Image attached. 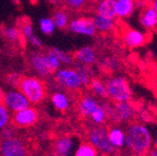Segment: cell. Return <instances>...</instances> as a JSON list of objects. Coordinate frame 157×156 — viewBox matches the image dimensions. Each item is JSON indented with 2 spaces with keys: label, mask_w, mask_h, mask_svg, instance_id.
<instances>
[{
  "label": "cell",
  "mask_w": 157,
  "mask_h": 156,
  "mask_svg": "<svg viewBox=\"0 0 157 156\" xmlns=\"http://www.w3.org/2000/svg\"><path fill=\"white\" fill-rule=\"evenodd\" d=\"M125 151L139 156H147L154 149V138L151 130L140 122L132 121L125 128Z\"/></svg>",
  "instance_id": "cell-1"
},
{
  "label": "cell",
  "mask_w": 157,
  "mask_h": 156,
  "mask_svg": "<svg viewBox=\"0 0 157 156\" xmlns=\"http://www.w3.org/2000/svg\"><path fill=\"white\" fill-rule=\"evenodd\" d=\"M27 62L37 76L43 80H50L55 72L61 67V62L58 60V58L49 51L45 54L33 51L27 57Z\"/></svg>",
  "instance_id": "cell-2"
},
{
  "label": "cell",
  "mask_w": 157,
  "mask_h": 156,
  "mask_svg": "<svg viewBox=\"0 0 157 156\" xmlns=\"http://www.w3.org/2000/svg\"><path fill=\"white\" fill-rule=\"evenodd\" d=\"M47 84L39 76H22L17 84V90L24 94L33 105H38L47 97Z\"/></svg>",
  "instance_id": "cell-3"
},
{
  "label": "cell",
  "mask_w": 157,
  "mask_h": 156,
  "mask_svg": "<svg viewBox=\"0 0 157 156\" xmlns=\"http://www.w3.org/2000/svg\"><path fill=\"white\" fill-rule=\"evenodd\" d=\"M87 141L95 147L99 154L115 156L120 150L111 145L108 137V127L104 124H92L86 131Z\"/></svg>",
  "instance_id": "cell-4"
},
{
  "label": "cell",
  "mask_w": 157,
  "mask_h": 156,
  "mask_svg": "<svg viewBox=\"0 0 157 156\" xmlns=\"http://www.w3.org/2000/svg\"><path fill=\"white\" fill-rule=\"evenodd\" d=\"M32 154H34L32 141L23 134L0 140V156H29Z\"/></svg>",
  "instance_id": "cell-5"
},
{
  "label": "cell",
  "mask_w": 157,
  "mask_h": 156,
  "mask_svg": "<svg viewBox=\"0 0 157 156\" xmlns=\"http://www.w3.org/2000/svg\"><path fill=\"white\" fill-rule=\"evenodd\" d=\"M106 82L108 98L111 102H130L132 98L130 85L122 76H110Z\"/></svg>",
  "instance_id": "cell-6"
},
{
  "label": "cell",
  "mask_w": 157,
  "mask_h": 156,
  "mask_svg": "<svg viewBox=\"0 0 157 156\" xmlns=\"http://www.w3.org/2000/svg\"><path fill=\"white\" fill-rule=\"evenodd\" d=\"M52 80L60 88L69 92H78L82 88L81 78L75 68H60L55 72Z\"/></svg>",
  "instance_id": "cell-7"
},
{
  "label": "cell",
  "mask_w": 157,
  "mask_h": 156,
  "mask_svg": "<svg viewBox=\"0 0 157 156\" xmlns=\"http://www.w3.org/2000/svg\"><path fill=\"white\" fill-rule=\"evenodd\" d=\"M39 120V111L37 108L29 106L22 110L15 111L11 116V124L17 129H27L34 127Z\"/></svg>",
  "instance_id": "cell-8"
},
{
  "label": "cell",
  "mask_w": 157,
  "mask_h": 156,
  "mask_svg": "<svg viewBox=\"0 0 157 156\" xmlns=\"http://www.w3.org/2000/svg\"><path fill=\"white\" fill-rule=\"evenodd\" d=\"M78 145L73 135L61 134L52 141V156H74Z\"/></svg>",
  "instance_id": "cell-9"
},
{
  "label": "cell",
  "mask_w": 157,
  "mask_h": 156,
  "mask_svg": "<svg viewBox=\"0 0 157 156\" xmlns=\"http://www.w3.org/2000/svg\"><path fill=\"white\" fill-rule=\"evenodd\" d=\"M1 103L11 112L19 111V110L32 106L31 102L20 90H8L7 92L3 93Z\"/></svg>",
  "instance_id": "cell-10"
},
{
  "label": "cell",
  "mask_w": 157,
  "mask_h": 156,
  "mask_svg": "<svg viewBox=\"0 0 157 156\" xmlns=\"http://www.w3.org/2000/svg\"><path fill=\"white\" fill-rule=\"evenodd\" d=\"M120 36L122 38L123 44L129 48H137L146 44L148 41V35L137 31V29H131L128 25L122 24L120 26Z\"/></svg>",
  "instance_id": "cell-11"
},
{
  "label": "cell",
  "mask_w": 157,
  "mask_h": 156,
  "mask_svg": "<svg viewBox=\"0 0 157 156\" xmlns=\"http://www.w3.org/2000/svg\"><path fill=\"white\" fill-rule=\"evenodd\" d=\"M68 29L72 33L86 35V36H95L96 32H97L94 26L92 18L88 17H80L73 19L69 23Z\"/></svg>",
  "instance_id": "cell-12"
},
{
  "label": "cell",
  "mask_w": 157,
  "mask_h": 156,
  "mask_svg": "<svg viewBox=\"0 0 157 156\" xmlns=\"http://www.w3.org/2000/svg\"><path fill=\"white\" fill-rule=\"evenodd\" d=\"M98 106H99V99H97L96 96H94L91 93H87L81 97H78L76 109H78V115L86 119L91 117V115L95 111Z\"/></svg>",
  "instance_id": "cell-13"
},
{
  "label": "cell",
  "mask_w": 157,
  "mask_h": 156,
  "mask_svg": "<svg viewBox=\"0 0 157 156\" xmlns=\"http://www.w3.org/2000/svg\"><path fill=\"white\" fill-rule=\"evenodd\" d=\"M73 62H78L84 66H94L97 64V53L95 48L91 46H85L74 51L73 54Z\"/></svg>",
  "instance_id": "cell-14"
},
{
  "label": "cell",
  "mask_w": 157,
  "mask_h": 156,
  "mask_svg": "<svg viewBox=\"0 0 157 156\" xmlns=\"http://www.w3.org/2000/svg\"><path fill=\"white\" fill-rule=\"evenodd\" d=\"M140 23L147 31L157 32V10L151 5L141 9Z\"/></svg>",
  "instance_id": "cell-15"
},
{
  "label": "cell",
  "mask_w": 157,
  "mask_h": 156,
  "mask_svg": "<svg viewBox=\"0 0 157 156\" xmlns=\"http://www.w3.org/2000/svg\"><path fill=\"white\" fill-rule=\"evenodd\" d=\"M113 106L121 122L130 123L135 120L136 111H135L134 106L130 102H116L113 103Z\"/></svg>",
  "instance_id": "cell-16"
},
{
  "label": "cell",
  "mask_w": 157,
  "mask_h": 156,
  "mask_svg": "<svg viewBox=\"0 0 157 156\" xmlns=\"http://www.w3.org/2000/svg\"><path fill=\"white\" fill-rule=\"evenodd\" d=\"M0 36L7 43L12 45H24L25 43V39L23 38L20 29L15 26L0 25Z\"/></svg>",
  "instance_id": "cell-17"
},
{
  "label": "cell",
  "mask_w": 157,
  "mask_h": 156,
  "mask_svg": "<svg viewBox=\"0 0 157 156\" xmlns=\"http://www.w3.org/2000/svg\"><path fill=\"white\" fill-rule=\"evenodd\" d=\"M108 137L111 145L117 150H121L124 147L125 143V131L119 124H108Z\"/></svg>",
  "instance_id": "cell-18"
},
{
  "label": "cell",
  "mask_w": 157,
  "mask_h": 156,
  "mask_svg": "<svg viewBox=\"0 0 157 156\" xmlns=\"http://www.w3.org/2000/svg\"><path fill=\"white\" fill-rule=\"evenodd\" d=\"M50 100H52V104L55 109L60 112L68 111L71 107V100L69 98V95L62 90H57L54 93H52Z\"/></svg>",
  "instance_id": "cell-19"
},
{
  "label": "cell",
  "mask_w": 157,
  "mask_h": 156,
  "mask_svg": "<svg viewBox=\"0 0 157 156\" xmlns=\"http://www.w3.org/2000/svg\"><path fill=\"white\" fill-rule=\"evenodd\" d=\"M87 90L94 96H97L99 99L108 98L106 82L104 80H101V78H98V76H93L91 79L90 84L87 85Z\"/></svg>",
  "instance_id": "cell-20"
},
{
  "label": "cell",
  "mask_w": 157,
  "mask_h": 156,
  "mask_svg": "<svg viewBox=\"0 0 157 156\" xmlns=\"http://www.w3.org/2000/svg\"><path fill=\"white\" fill-rule=\"evenodd\" d=\"M115 6L116 17L118 19H125L132 14L135 8L134 0H117L113 3Z\"/></svg>",
  "instance_id": "cell-21"
},
{
  "label": "cell",
  "mask_w": 157,
  "mask_h": 156,
  "mask_svg": "<svg viewBox=\"0 0 157 156\" xmlns=\"http://www.w3.org/2000/svg\"><path fill=\"white\" fill-rule=\"evenodd\" d=\"M94 23V26H95L96 31L101 33H108L113 31V29L116 27V22L115 20L109 19V18L103 17V15L98 14H94V17L92 18Z\"/></svg>",
  "instance_id": "cell-22"
},
{
  "label": "cell",
  "mask_w": 157,
  "mask_h": 156,
  "mask_svg": "<svg viewBox=\"0 0 157 156\" xmlns=\"http://www.w3.org/2000/svg\"><path fill=\"white\" fill-rule=\"evenodd\" d=\"M99 106L104 109L106 114V118L109 124H120V118L118 116L116 108L113 106V102H111L109 98H105V99H99Z\"/></svg>",
  "instance_id": "cell-23"
},
{
  "label": "cell",
  "mask_w": 157,
  "mask_h": 156,
  "mask_svg": "<svg viewBox=\"0 0 157 156\" xmlns=\"http://www.w3.org/2000/svg\"><path fill=\"white\" fill-rule=\"evenodd\" d=\"M62 7L70 12H91L92 9L87 3V0H66L62 3Z\"/></svg>",
  "instance_id": "cell-24"
},
{
  "label": "cell",
  "mask_w": 157,
  "mask_h": 156,
  "mask_svg": "<svg viewBox=\"0 0 157 156\" xmlns=\"http://www.w3.org/2000/svg\"><path fill=\"white\" fill-rule=\"evenodd\" d=\"M52 21L56 27L59 29H66L69 26V15L68 11L63 7H58L54 11L52 14Z\"/></svg>",
  "instance_id": "cell-25"
},
{
  "label": "cell",
  "mask_w": 157,
  "mask_h": 156,
  "mask_svg": "<svg viewBox=\"0 0 157 156\" xmlns=\"http://www.w3.org/2000/svg\"><path fill=\"white\" fill-rule=\"evenodd\" d=\"M113 3L115 2H113L110 0H99L97 2V5H96L95 10L97 11L98 14L115 20L117 17H116L115 6H113Z\"/></svg>",
  "instance_id": "cell-26"
},
{
  "label": "cell",
  "mask_w": 157,
  "mask_h": 156,
  "mask_svg": "<svg viewBox=\"0 0 157 156\" xmlns=\"http://www.w3.org/2000/svg\"><path fill=\"white\" fill-rule=\"evenodd\" d=\"M17 27L20 29V32L22 34L23 38L25 39V41H27L29 39V37L33 36V25L29 18L27 17H20L17 20Z\"/></svg>",
  "instance_id": "cell-27"
},
{
  "label": "cell",
  "mask_w": 157,
  "mask_h": 156,
  "mask_svg": "<svg viewBox=\"0 0 157 156\" xmlns=\"http://www.w3.org/2000/svg\"><path fill=\"white\" fill-rule=\"evenodd\" d=\"M99 153L88 141H82L78 143L74 156H98Z\"/></svg>",
  "instance_id": "cell-28"
},
{
  "label": "cell",
  "mask_w": 157,
  "mask_h": 156,
  "mask_svg": "<svg viewBox=\"0 0 157 156\" xmlns=\"http://www.w3.org/2000/svg\"><path fill=\"white\" fill-rule=\"evenodd\" d=\"M99 67L106 72H115L120 68V60L116 57H107L99 62Z\"/></svg>",
  "instance_id": "cell-29"
},
{
  "label": "cell",
  "mask_w": 157,
  "mask_h": 156,
  "mask_svg": "<svg viewBox=\"0 0 157 156\" xmlns=\"http://www.w3.org/2000/svg\"><path fill=\"white\" fill-rule=\"evenodd\" d=\"M47 51H49L50 54H52L54 56H56L58 58V60L61 62V64H73V55L68 54L66 51L61 50V49L57 48V47H52V48H49Z\"/></svg>",
  "instance_id": "cell-30"
},
{
  "label": "cell",
  "mask_w": 157,
  "mask_h": 156,
  "mask_svg": "<svg viewBox=\"0 0 157 156\" xmlns=\"http://www.w3.org/2000/svg\"><path fill=\"white\" fill-rule=\"evenodd\" d=\"M11 123V114L2 103L0 102V131Z\"/></svg>",
  "instance_id": "cell-31"
},
{
  "label": "cell",
  "mask_w": 157,
  "mask_h": 156,
  "mask_svg": "<svg viewBox=\"0 0 157 156\" xmlns=\"http://www.w3.org/2000/svg\"><path fill=\"white\" fill-rule=\"evenodd\" d=\"M91 121L93 122V124H104L107 121V118H106V114L104 111V109L98 106L95 109V111L91 115Z\"/></svg>",
  "instance_id": "cell-32"
},
{
  "label": "cell",
  "mask_w": 157,
  "mask_h": 156,
  "mask_svg": "<svg viewBox=\"0 0 157 156\" xmlns=\"http://www.w3.org/2000/svg\"><path fill=\"white\" fill-rule=\"evenodd\" d=\"M39 27H40V31H42L44 34L46 35H52L55 31V24L54 21L49 18H45V19H40L39 21Z\"/></svg>",
  "instance_id": "cell-33"
},
{
  "label": "cell",
  "mask_w": 157,
  "mask_h": 156,
  "mask_svg": "<svg viewBox=\"0 0 157 156\" xmlns=\"http://www.w3.org/2000/svg\"><path fill=\"white\" fill-rule=\"evenodd\" d=\"M21 76H22L19 74L17 72H11V73L8 74L7 78H6V82H7L11 88H17V84H19Z\"/></svg>",
  "instance_id": "cell-34"
},
{
  "label": "cell",
  "mask_w": 157,
  "mask_h": 156,
  "mask_svg": "<svg viewBox=\"0 0 157 156\" xmlns=\"http://www.w3.org/2000/svg\"><path fill=\"white\" fill-rule=\"evenodd\" d=\"M27 41H29V43L32 45V46L36 47V48H43L42 41H40V39H39L37 36H35V35H33V36L29 37V39Z\"/></svg>",
  "instance_id": "cell-35"
},
{
  "label": "cell",
  "mask_w": 157,
  "mask_h": 156,
  "mask_svg": "<svg viewBox=\"0 0 157 156\" xmlns=\"http://www.w3.org/2000/svg\"><path fill=\"white\" fill-rule=\"evenodd\" d=\"M48 2L50 3V5L55 6L56 8H58V7H61L63 1H62V0H48Z\"/></svg>",
  "instance_id": "cell-36"
},
{
  "label": "cell",
  "mask_w": 157,
  "mask_h": 156,
  "mask_svg": "<svg viewBox=\"0 0 157 156\" xmlns=\"http://www.w3.org/2000/svg\"><path fill=\"white\" fill-rule=\"evenodd\" d=\"M98 1H99V0H87V3H88V6H90V8L92 9V11L96 8V5H97Z\"/></svg>",
  "instance_id": "cell-37"
},
{
  "label": "cell",
  "mask_w": 157,
  "mask_h": 156,
  "mask_svg": "<svg viewBox=\"0 0 157 156\" xmlns=\"http://www.w3.org/2000/svg\"><path fill=\"white\" fill-rule=\"evenodd\" d=\"M150 5L157 10V0H150Z\"/></svg>",
  "instance_id": "cell-38"
},
{
  "label": "cell",
  "mask_w": 157,
  "mask_h": 156,
  "mask_svg": "<svg viewBox=\"0 0 157 156\" xmlns=\"http://www.w3.org/2000/svg\"><path fill=\"white\" fill-rule=\"evenodd\" d=\"M147 156H157V151L155 149H152V151L148 153V155Z\"/></svg>",
  "instance_id": "cell-39"
},
{
  "label": "cell",
  "mask_w": 157,
  "mask_h": 156,
  "mask_svg": "<svg viewBox=\"0 0 157 156\" xmlns=\"http://www.w3.org/2000/svg\"><path fill=\"white\" fill-rule=\"evenodd\" d=\"M3 91H2V88H0V102H2V97H3Z\"/></svg>",
  "instance_id": "cell-40"
},
{
  "label": "cell",
  "mask_w": 157,
  "mask_h": 156,
  "mask_svg": "<svg viewBox=\"0 0 157 156\" xmlns=\"http://www.w3.org/2000/svg\"><path fill=\"white\" fill-rule=\"evenodd\" d=\"M12 2L14 3L15 6H19L21 3V0H12Z\"/></svg>",
  "instance_id": "cell-41"
},
{
  "label": "cell",
  "mask_w": 157,
  "mask_h": 156,
  "mask_svg": "<svg viewBox=\"0 0 157 156\" xmlns=\"http://www.w3.org/2000/svg\"><path fill=\"white\" fill-rule=\"evenodd\" d=\"M31 2H32L33 5H34V3H37V0H32V1H31Z\"/></svg>",
  "instance_id": "cell-42"
},
{
  "label": "cell",
  "mask_w": 157,
  "mask_h": 156,
  "mask_svg": "<svg viewBox=\"0 0 157 156\" xmlns=\"http://www.w3.org/2000/svg\"><path fill=\"white\" fill-rule=\"evenodd\" d=\"M98 156H110V155H105V154H99Z\"/></svg>",
  "instance_id": "cell-43"
},
{
  "label": "cell",
  "mask_w": 157,
  "mask_h": 156,
  "mask_svg": "<svg viewBox=\"0 0 157 156\" xmlns=\"http://www.w3.org/2000/svg\"><path fill=\"white\" fill-rule=\"evenodd\" d=\"M154 149H155V150H156V151H157V144H156V145H155V146H154Z\"/></svg>",
  "instance_id": "cell-44"
},
{
  "label": "cell",
  "mask_w": 157,
  "mask_h": 156,
  "mask_svg": "<svg viewBox=\"0 0 157 156\" xmlns=\"http://www.w3.org/2000/svg\"><path fill=\"white\" fill-rule=\"evenodd\" d=\"M110 1H113V2H115V1H117V0H110Z\"/></svg>",
  "instance_id": "cell-45"
},
{
  "label": "cell",
  "mask_w": 157,
  "mask_h": 156,
  "mask_svg": "<svg viewBox=\"0 0 157 156\" xmlns=\"http://www.w3.org/2000/svg\"><path fill=\"white\" fill-rule=\"evenodd\" d=\"M62 1H66V0H62Z\"/></svg>",
  "instance_id": "cell-46"
}]
</instances>
